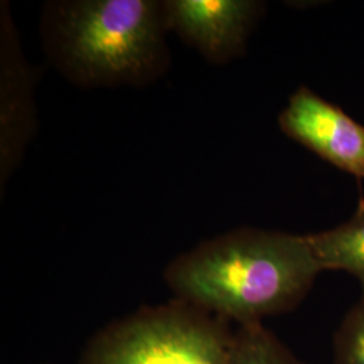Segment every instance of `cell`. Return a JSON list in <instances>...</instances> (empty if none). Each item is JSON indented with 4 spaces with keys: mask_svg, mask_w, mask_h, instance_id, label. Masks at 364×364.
I'll list each match as a JSON object with an SVG mask.
<instances>
[{
    "mask_svg": "<svg viewBox=\"0 0 364 364\" xmlns=\"http://www.w3.org/2000/svg\"><path fill=\"white\" fill-rule=\"evenodd\" d=\"M225 364H306L264 324L236 326Z\"/></svg>",
    "mask_w": 364,
    "mask_h": 364,
    "instance_id": "8",
    "label": "cell"
},
{
    "mask_svg": "<svg viewBox=\"0 0 364 364\" xmlns=\"http://www.w3.org/2000/svg\"><path fill=\"white\" fill-rule=\"evenodd\" d=\"M320 273L308 235L240 227L177 255L164 279L174 299L246 326L296 309Z\"/></svg>",
    "mask_w": 364,
    "mask_h": 364,
    "instance_id": "1",
    "label": "cell"
},
{
    "mask_svg": "<svg viewBox=\"0 0 364 364\" xmlns=\"http://www.w3.org/2000/svg\"><path fill=\"white\" fill-rule=\"evenodd\" d=\"M333 364H364V287L333 335Z\"/></svg>",
    "mask_w": 364,
    "mask_h": 364,
    "instance_id": "9",
    "label": "cell"
},
{
    "mask_svg": "<svg viewBox=\"0 0 364 364\" xmlns=\"http://www.w3.org/2000/svg\"><path fill=\"white\" fill-rule=\"evenodd\" d=\"M278 126L336 169L364 180V126L338 105L301 85L281 111Z\"/></svg>",
    "mask_w": 364,
    "mask_h": 364,
    "instance_id": "6",
    "label": "cell"
},
{
    "mask_svg": "<svg viewBox=\"0 0 364 364\" xmlns=\"http://www.w3.org/2000/svg\"><path fill=\"white\" fill-rule=\"evenodd\" d=\"M38 70L27 60L14 25L9 3L0 4V189L4 192L14 171L36 136L38 114L36 87Z\"/></svg>",
    "mask_w": 364,
    "mask_h": 364,
    "instance_id": "4",
    "label": "cell"
},
{
    "mask_svg": "<svg viewBox=\"0 0 364 364\" xmlns=\"http://www.w3.org/2000/svg\"><path fill=\"white\" fill-rule=\"evenodd\" d=\"M262 11L252 0H164L168 31L213 65L243 55Z\"/></svg>",
    "mask_w": 364,
    "mask_h": 364,
    "instance_id": "5",
    "label": "cell"
},
{
    "mask_svg": "<svg viewBox=\"0 0 364 364\" xmlns=\"http://www.w3.org/2000/svg\"><path fill=\"white\" fill-rule=\"evenodd\" d=\"M323 272H343L364 287V197L351 219L323 232L306 234Z\"/></svg>",
    "mask_w": 364,
    "mask_h": 364,
    "instance_id": "7",
    "label": "cell"
},
{
    "mask_svg": "<svg viewBox=\"0 0 364 364\" xmlns=\"http://www.w3.org/2000/svg\"><path fill=\"white\" fill-rule=\"evenodd\" d=\"M164 0H52L41 14L48 61L78 88H142L171 55Z\"/></svg>",
    "mask_w": 364,
    "mask_h": 364,
    "instance_id": "2",
    "label": "cell"
},
{
    "mask_svg": "<svg viewBox=\"0 0 364 364\" xmlns=\"http://www.w3.org/2000/svg\"><path fill=\"white\" fill-rule=\"evenodd\" d=\"M234 333L228 321L173 299L107 324L78 364H225Z\"/></svg>",
    "mask_w": 364,
    "mask_h": 364,
    "instance_id": "3",
    "label": "cell"
}]
</instances>
